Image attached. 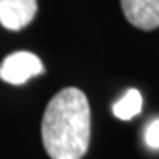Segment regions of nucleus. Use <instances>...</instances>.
<instances>
[{
	"label": "nucleus",
	"instance_id": "nucleus-1",
	"mask_svg": "<svg viewBox=\"0 0 159 159\" xmlns=\"http://www.w3.org/2000/svg\"><path fill=\"white\" fill-rule=\"evenodd\" d=\"M42 142L50 159H82L90 143V106L76 87L55 95L42 119Z\"/></svg>",
	"mask_w": 159,
	"mask_h": 159
},
{
	"label": "nucleus",
	"instance_id": "nucleus-2",
	"mask_svg": "<svg viewBox=\"0 0 159 159\" xmlns=\"http://www.w3.org/2000/svg\"><path fill=\"white\" fill-rule=\"evenodd\" d=\"M43 72V63L31 52H15L0 64V79L11 85H23L31 77L40 76Z\"/></svg>",
	"mask_w": 159,
	"mask_h": 159
},
{
	"label": "nucleus",
	"instance_id": "nucleus-3",
	"mask_svg": "<svg viewBox=\"0 0 159 159\" xmlns=\"http://www.w3.org/2000/svg\"><path fill=\"white\" fill-rule=\"evenodd\" d=\"M127 21L142 31L159 27V0H120Z\"/></svg>",
	"mask_w": 159,
	"mask_h": 159
},
{
	"label": "nucleus",
	"instance_id": "nucleus-4",
	"mask_svg": "<svg viewBox=\"0 0 159 159\" xmlns=\"http://www.w3.org/2000/svg\"><path fill=\"white\" fill-rule=\"evenodd\" d=\"M37 13V0H0V24L5 29L20 31Z\"/></svg>",
	"mask_w": 159,
	"mask_h": 159
},
{
	"label": "nucleus",
	"instance_id": "nucleus-5",
	"mask_svg": "<svg viewBox=\"0 0 159 159\" xmlns=\"http://www.w3.org/2000/svg\"><path fill=\"white\" fill-rule=\"evenodd\" d=\"M143 108V98L142 93L135 89L127 90V93L120 98L116 105L113 106V113L117 119L120 120H129L140 114V111Z\"/></svg>",
	"mask_w": 159,
	"mask_h": 159
},
{
	"label": "nucleus",
	"instance_id": "nucleus-6",
	"mask_svg": "<svg viewBox=\"0 0 159 159\" xmlns=\"http://www.w3.org/2000/svg\"><path fill=\"white\" fill-rule=\"evenodd\" d=\"M145 142L149 148H159V119L153 120V122L146 127Z\"/></svg>",
	"mask_w": 159,
	"mask_h": 159
}]
</instances>
